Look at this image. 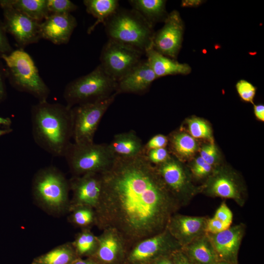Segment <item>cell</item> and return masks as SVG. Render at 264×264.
I'll use <instances>...</instances> for the list:
<instances>
[{
    "mask_svg": "<svg viewBox=\"0 0 264 264\" xmlns=\"http://www.w3.org/2000/svg\"><path fill=\"white\" fill-rule=\"evenodd\" d=\"M100 174L102 192L94 209L95 225L116 231L126 246L164 231L181 208L143 154L115 157Z\"/></svg>",
    "mask_w": 264,
    "mask_h": 264,
    "instance_id": "6da1fadb",
    "label": "cell"
},
{
    "mask_svg": "<svg viewBox=\"0 0 264 264\" xmlns=\"http://www.w3.org/2000/svg\"><path fill=\"white\" fill-rule=\"evenodd\" d=\"M31 121L36 144L52 156L64 157L71 143V108L47 101L38 102L31 108Z\"/></svg>",
    "mask_w": 264,
    "mask_h": 264,
    "instance_id": "7a4b0ae2",
    "label": "cell"
},
{
    "mask_svg": "<svg viewBox=\"0 0 264 264\" xmlns=\"http://www.w3.org/2000/svg\"><path fill=\"white\" fill-rule=\"evenodd\" d=\"M109 40L145 54L152 47L153 25L134 9H118L104 23Z\"/></svg>",
    "mask_w": 264,
    "mask_h": 264,
    "instance_id": "3957f363",
    "label": "cell"
},
{
    "mask_svg": "<svg viewBox=\"0 0 264 264\" xmlns=\"http://www.w3.org/2000/svg\"><path fill=\"white\" fill-rule=\"evenodd\" d=\"M69 180L57 168H43L35 174L32 184L33 197L48 214L60 215L68 211Z\"/></svg>",
    "mask_w": 264,
    "mask_h": 264,
    "instance_id": "277c9868",
    "label": "cell"
},
{
    "mask_svg": "<svg viewBox=\"0 0 264 264\" xmlns=\"http://www.w3.org/2000/svg\"><path fill=\"white\" fill-rule=\"evenodd\" d=\"M1 57L8 67L11 82L18 90L31 94L38 102L47 101L50 89L28 53L17 49Z\"/></svg>",
    "mask_w": 264,
    "mask_h": 264,
    "instance_id": "5b68a950",
    "label": "cell"
},
{
    "mask_svg": "<svg viewBox=\"0 0 264 264\" xmlns=\"http://www.w3.org/2000/svg\"><path fill=\"white\" fill-rule=\"evenodd\" d=\"M116 87L117 82L99 65L89 73L69 83L65 87L63 96L66 105L72 108L110 96L116 93Z\"/></svg>",
    "mask_w": 264,
    "mask_h": 264,
    "instance_id": "8992f818",
    "label": "cell"
},
{
    "mask_svg": "<svg viewBox=\"0 0 264 264\" xmlns=\"http://www.w3.org/2000/svg\"><path fill=\"white\" fill-rule=\"evenodd\" d=\"M73 176L101 173L112 164L115 157L108 144L71 143L64 155Z\"/></svg>",
    "mask_w": 264,
    "mask_h": 264,
    "instance_id": "52a82bcc",
    "label": "cell"
},
{
    "mask_svg": "<svg viewBox=\"0 0 264 264\" xmlns=\"http://www.w3.org/2000/svg\"><path fill=\"white\" fill-rule=\"evenodd\" d=\"M117 94L82 103L71 108L74 143L88 144L93 138L99 123Z\"/></svg>",
    "mask_w": 264,
    "mask_h": 264,
    "instance_id": "ba28073f",
    "label": "cell"
},
{
    "mask_svg": "<svg viewBox=\"0 0 264 264\" xmlns=\"http://www.w3.org/2000/svg\"><path fill=\"white\" fill-rule=\"evenodd\" d=\"M154 166L181 207L187 206L200 192V187H196L193 183L190 173L176 158L170 156L164 162Z\"/></svg>",
    "mask_w": 264,
    "mask_h": 264,
    "instance_id": "9c48e42d",
    "label": "cell"
},
{
    "mask_svg": "<svg viewBox=\"0 0 264 264\" xmlns=\"http://www.w3.org/2000/svg\"><path fill=\"white\" fill-rule=\"evenodd\" d=\"M143 54L132 47L109 39L102 49L100 65L117 83L140 62Z\"/></svg>",
    "mask_w": 264,
    "mask_h": 264,
    "instance_id": "30bf717a",
    "label": "cell"
},
{
    "mask_svg": "<svg viewBox=\"0 0 264 264\" xmlns=\"http://www.w3.org/2000/svg\"><path fill=\"white\" fill-rule=\"evenodd\" d=\"M200 192L210 197L233 199L243 207L246 200V190L238 175L223 167L217 168L200 187Z\"/></svg>",
    "mask_w": 264,
    "mask_h": 264,
    "instance_id": "8fae6325",
    "label": "cell"
},
{
    "mask_svg": "<svg viewBox=\"0 0 264 264\" xmlns=\"http://www.w3.org/2000/svg\"><path fill=\"white\" fill-rule=\"evenodd\" d=\"M182 247L166 228L162 232L141 240L132 246L128 259L132 263L144 264L167 256Z\"/></svg>",
    "mask_w": 264,
    "mask_h": 264,
    "instance_id": "7c38bea8",
    "label": "cell"
},
{
    "mask_svg": "<svg viewBox=\"0 0 264 264\" xmlns=\"http://www.w3.org/2000/svg\"><path fill=\"white\" fill-rule=\"evenodd\" d=\"M0 6L4 11V29L13 36L19 45L24 47L39 41L40 22L10 6Z\"/></svg>",
    "mask_w": 264,
    "mask_h": 264,
    "instance_id": "4fadbf2b",
    "label": "cell"
},
{
    "mask_svg": "<svg viewBox=\"0 0 264 264\" xmlns=\"http://www.w3.org/2000/svg\"><path fill=\"white\" fill-rule=\"evenodd\" d=\"M183 31L179 13L173 11L168 15L163 26L154 33L153 48L165 56L176 58L181 46Z\"/></svg>",
    "mask_w": 264,
    "mask_h": 264,
    "instance_id": "5bb4252c",
    "label": "cell"
},
{
    "mask_svg": "<svg viewBox=\"0 0 264 264\" xmlns=\"http://www.w3.org/2000/svg\"><path fill=\"white\" fill-rule=\"evenodd\" d=\"M72 198L68 211L78 206H86L94 209L97 207L101 195L102 180L100 174L88 173L73 176L69 180Z\"/></svg>",
    "mask_w": 264,
    "mask_h": 264,
    "instance_id": "9a60e30c",
    "label": "cell"
},
{
    "mask_svg": "<svg viewBox=\"0 0 264 264\" xmlns=\"http://www.w3.org/2000/svg\"><path fill=\"white\" fill-rule=\"evenodd\" d=\"M208 218L175 214L170 219L167 229L182 247L206 234Z\"/></svg>",
    "mask_w": 264,
    "mask_h": 264,
    "instance_id": "2e32d148",
    "label": "cell"
},
{
    "mask_svg": "<svg viewBox=\"0 0 264 264\" xmlns=\"http://www.w3.org/2000/svg\"><path fill=\"white\" fill-rule=\"evenodd\" d=\"M77 25L76 18L70 13L50 14L40 22L41 39L58 45L67 44Z\"/></svg>",
    "mask_w": 264,
    "mask_h": 264,
    "instance_id": "e0dca14e",
    "label": "cell"
},
{
    "mask_svg": "<svg viewBox=\"0 0 264 264\" xmlns=\"http://www.w3.org/2000/svg\"><path fill=\"white\" fill-rule=\"evenodd\" d=\"M245 230L246 225L241 223L217 234H207L218 259L230 263L235 260Z\"/></svg>",
    "mask_w": 264,
    "mask_h": 264,
    "instance_id": "ac0fdd59",
    "label": "cell"
},
{
    "mask_svg": "<svg viewBox=\"0 0 264 264\" xmlns=\"http://www.w3.org/2000/svg\"><path fill=\"white\" fill-rule=\"evenodd\" d=\"M157 78L147 59H142L117 83L116 93L143 94Z\"/></svg>",
    "mask_w": 264,
    "mask_h": 264,
    "instance_id": "d6986e66",
    "label": "cell"
},
{
    "mask_svg": "<svg viewBox=\"0 0 264 264\" xmlns=\"http://www.w3.org/2000/svg\"><path fill=\"white\" fill-rule=\"evenodd\" d=\"M97 238V247L93 255L104 264L115 262L126 247L121 237L112 229L103 230L102 233Z\"/></svg>",
    "mask_w": 264,
    "mask_h": 264,
    "instance_id": "ffe728a7",
    "label": "cell"
},
{
    "mask_svg": "<svg viewBox=\"0 0 264 264\" xmlns=\"http://www.w3.org/2000/svg\"><path fill=\"white\" fill-rule=\"evenodd\" d=\"M147 60L157 78L175 74H187L191 68L159 53L153 47L146 51Z\"/></svg>",
    "mask_w": 264,
    "mask_h": 264,
    "instance_id": "44dd1931",
    "label": "cell"
},
{
    "mask_svg": "<svg viewBox=\"0 0 264 264\" xmlns=\"http://www.w3.org/2000/svg\"><path fill=\"white\" fill-rule=\"evenodd\" d=\"M181 249L194 264H215L219 260L207 233L182 247Z\"/></svg>",
    "mask_w": 264,
    "mask_h": 264,
    "instance_id": "7402d4cb",
    "label": "cell"
},
{
    "mask_svg": "<svg viewBox=\"0 0 264 264\" xmlns=\"http://www.w3.org/2000/svg\"><path fill=\"white\" fill-rule=\"evenodd\" d=\"M115 157L130 158L142 154L143 144L136 133L131 131L115 134L108 144Z\"/></svg>",
    "mask_w": 264,
    "mask_h": 264,
    "instance_id": "603a6c76",
    "label": "cell"
},
{
    "mask_svg": "<svg viewBox=\"0 0 264 264\" xmlns=\"http://www.w3.org/2000/svg\"><path fill=\"white\" fill-rule=\"evenodd\" d=\"M0 5L10 6L40 22L49 15L47 0H0Z\"/></svg>",
    "mask_w": 264,
    "mask_h": 264,
    "instance_id": "cb8c5ba5",
    "label": "cell"
},
{
    "mask_svg": "<svg viewBox=\"0 0 264 264\" xmlns=\"http://www.w3.org/2000/svg\"><path fill=\"white\" fill-rule=\"evenodd\" d=\"M83 3L87 12L96 19L94 23L88 29V34L99 23L104 24L119 8V1L117 0H85Z\"/></svg>",
    "mask_w": 264,
    "mask_h": 264,
    "instance_id": "d4e9b609",
    "label": "cell"
},
{
    "mask_svg": "<svg viewBox=\"0 0 264 264\" xmlns=\"http://www.w3.org/2000/svg\"><path fill=\"white\" fill-rule=\"evenodd\" d=\"M133 9L140 14L150 23L166 19V1L163 0H131Z\"/></svg>",
    "mask_w": 264,
    "mask_h": 264,
    "instance_id": "484cf974",
    "label": "cell"
},
{
    "mask_svg": "<svg viewBox=\"0 0 264 264\" xmlns=\"http://www.w3.org/2000/svg\"><path fill=\"white\" fill-rule=\"evenodd\" d=\"M77 258L71 242H67L35 258L31 264H71Z\"/></svg>",
    "mask_w": 264,
    "mask_h": 264,
    "instance_id": "4316f807",
    "label": "cell"
},
{
    "mask_svg": "<svg viewBox=\"0 0 264 264\" xmlns=\"http://www.w3.org/2000/svg\"><path fill=\"white\" fill-rule=\"evenodd\" d=\"M169 140L173 152L181 158L191 156L198 148V144L194 138L185 132L175 133L171 136Z\"/></svg>",
    "mask_w": 264,
    "mask_h": 264,
    "instance_id": "83f0119b",
    "label": "cell"
},
{
    "mask_svg": "<svg viewBox=\"0 0 264 264\" xmlns=\"http://www.w3.org/2000/svg\"><path fill=\"white\" fill-rule=\"evenodd\" d=\"M77 256L93 255L98 244V238L89 228L83 229L71 242Z\"/></svg>",
    "mask_w": 264,
    "mask_h": 264,
    "instance_id": "f1b7e54d",
    "label": "cell"
},
{
    "mask_svg": "<svg viewBox=\"0 0 264 264\" xmlns=\"http://www.w3.org/2000/svg\"><path fill=\"white\" fill-rule=\"evenodd\" d=\"M71 214L68 220L76 226L82 229L89 228L95 224V213L93 208L78 206L69 210Z\"/></svg>",
    "mask_w": 264,
    "mask_h": 264,
    "instance_id": "f546056e",
    "label": "cell"
},
{
    "mask_svg": "<svg viewBox=\"0 0 264 264\" xmlns=\"http://www.w3.org/2000/svg\"><path fill=\"white\" fill-rule=\"evenodd\" d=\"M188 126L189 131L193 137L212 139L211 127L204 120L193 118L188 120Z\"/></svg>",
    "mask_w": 264,
    "mask_h": 264,
    "instance_id": "4dcf8cb0",
    "label": "cell"
},
{
    "mask_svg": "<svg viewBox=\"0 0 264 264\" xmlns=\"http://www.w3.org/2000/svg\"><path fill=\"white\" fill-rule=\"evenodd\" d=\"M47 7L49 15L65 14L76 10L77 6L69 0H47Z\"/></svg>",
    "mask_w": 264,
    "mask_h": 264,
    "instance_id": "1f68e13d",
    "label": "cell"
},
{
    "mask_svg": "<svg viewBox=\"0 0 264 264\" xmlns=\"http://www.w3.org/2000/svg\"><path fill=\"white\" fill-rule=\"evenodd\" d=\"M214 170L213 166L206 163L200 156L194 160L191 168L192 175L198 179L207 178Z\"/></svg>",
    "mask_w": 264,
    "mask_h": 264,
    "instance_id": "d6a6232c",
    "label": "cell"
},
{
    "mask_svg": "<svg viewBox=\"0 0 264 264\" xmlns=\"http://www.w3.org/2000/svg\"><path fill=\"white\" fill-rule=\"evenodd\" d=\"M236 88L242 100L253 103L256 89L251 83L245 80H241L237 83Z\"/></svg>",
    "mask_w": 264,
    "mask_h": 264,
    "instance_id": "836d02e7",
    "label": "cell"
},
{
    "mask_svg": "<svg viewBox=\"0 0 264 264\" xmlns=\"http://www.w3.org/2000/svg\"><path fill=\"white\" fill-rule=\"evenodd\" d=\"M144 154L148 161L153 165H155L154 166L164 162L171 156L165 148L151 150Z\"/></svg>",
    "mask_w": 264,
    "mask_h": 264,
    "instance_id": "e575fe53",
    "label": "cell"
},
{
    "mask_svg": "<svg viewBox=\"0 0 264 264\" xmlns=\"http://www.w3.org/2000/svg\"><path fill=\"white\" fill-rule=\"evenodd\" d=\"M200 154V156L206 163L212 166L218 159V150L213 143L203 146L201 149Z\"/></svg>",
    "mask_w": 264,
    "mask_h": 264,
    "instance_id": "d590c367",
    "label": "cell"
},
{
    "mask_svg": "<svg viewBox=\"0 0 264 264\" xmlns=\"http://www.w3.org/2000/svg\"><path fill=\"white\" fill-rule=\"evenodd\" d=\"M168 138L162 134H158L151 138L143 145L142 154H145L151 150L165 148L168 143Z\"/></svg>",
    "mask_w": 264,
    "mask_h": 264,
    "instance_id": "8d00e7d4",
    "label": "cell"
},
{
    "mask_svg": "<svg viewBox=\"0 0 264 264\" xmlns=\"http://www.w3.org/2000/svg\"><path fill=\"white\" fill-rule=\"evenodd\" d=\"M213 218L231 226L233 220V213L225 201H223L216 211Z\"/></svg>",
    "mask_w": 264,
    "mask_h": 264,
    "instance_id": "74e56055",
    "label": "cell"
},
{
    "mask_svg": "<svg viewBox=\"0 0 264 264\" xmlns=\"http://www.w3.org/2000/svg\"><path fill=\"white\" fill-rule=\"evenodd\" d=\"M230 227L212 217L207 219L206 231L207 234H214L224 231Z\"/></svg>",
    "mask_w": 264,
    "mask_h": 264,
    "instance_id": "f35d334b",
    "label": "cell"
},
{
    "mask_svg": "<svg viewBox=\"0 0 264 264\" xmlns=\"http://www.w3.org/2000/svg\"><path fill=\"white\" fill-rule=\"evenodd\" d=\"M5 32L4 25L0 22V54L1 55L8 54L12 52Z\"/></svg>",
    "mask_w": 264,
    "mask_h": 264,
    "instance_id": "ab89813d",
    "label": "cell"
},
{
    "mask_svg": "<svg viewBox=\"0 0 264 264\" xmlns=\"http://www.w3.org/2000/svg\"><path fill=\"white\" fill-rule=\"evenodd\" d=\"M172 258L174 264H194L181 249L173 252L172 254Z\"/></svg>",
    "mask_w": 264,
    "mask_h": 264,
    "instance_id": "60d3db41",
    "label": "cell"
},
{
    "mask_svg": "<svg viewBox=\"0 0 264 264\" xmlns=\"http://www.w3.org/2000/svg\"><path fill=\"white\" fill-rule=\"evenodd\" d=\"M254 114L257 119L264 121V106L262 104L254 105Z\"/></svg>",
    "mask_w": 264,
    "mask_h": 264,
    "instance_id": "b9f144b4",
    "label": "cell"
},
{
    "mask_svg": "<svg viewBox=\"0 0 264 264\" xmlns=\"http://www.w3.org/2000/svg\"><path fill=\"white\" fill-rule=\"evenodd\" d=\"M5 96V90L3 82V75L0 70V102L2 101Z\"/></svg>",
    "mask_w": 264,
    "mask_h": 264,
    "instance_id": "7bdbcfd3",
    "label": "cell"
},
{
    "mask_svg": "<svg viewBox=\"0 0 264 264\" xmlns=\"http://www.w3.org/2000/svg\"><path fill=\"white\" fill-rule=\"evenodd\" d=\"M152 264H174L173 259L171 260L168 257L165 256L155 261Z\"/></svg>",
    "mask_w": 264,
    "mask_h": 264,
    "instance_id": "ee69618b",
    "label": "cell"
},
{
    "mask_svg": "<svg viewBox=\"0 0 264 264\" xmlns=\"http://www.w3.org/2000/svg\"><path fill=\"white\" fill-rule=\"evenodd\" d=\"M71 264H98L94 260L89 259L87 260H82L79 258L76 259Z\"/></svg>",
    "mask_w": 264,
    "mask_h": 264,
    "instance_id": "f6af8a7d",
    "label": "cell"
},
{
    "mask_svg": "<svg viewBox=\"0 0 264 264\" xmlns=\"http://www.w3.org/2000/svg\"><path fill=\"white\" fill-rule=\"evenodd\" d=\"M200 2V0H184L182 1L183 6H197Z\"/></svg>",
    "mask_w": 264,
    "mask_h": 264,
    "instance_id": "bcb514c9",
    "label": "cell"
},
{
    "mask_svg": "<svg viewBox=\"0 0 264 264\" xmlns=\"http://www.w3.org/2000/svg\"><path fill=\"white\" fill-rule=\"evenodd\" d=\"M11 124V120L9 118H3L0 117V125L9 127Z\"/></svg>",
    "mask_w": 264,
    "mask_h": 264,
    "instance_id": "7dc6e473",
    "label": "cell"
},
{
    "mask_svg": "<svg viewBox=\"0 0 264 264\" xmlns=\"http://www.w3.org/2000/svg\"><path fill=\"white\" fill-rule=\"evenodd\" d=\"M12 131L11 129H6L4 130L0 129V137L5 134H7Z\"/></svg>",
    "mask_w": 264,
    "mask_h": 264,
    "instance_id": "c3c4849f",
    "label": "cell"
},
{
    "mask_svg": "<svg viewBox=\"0 0 264 264\" xmlns=\"http://www.w3.org/2000/svg\"><path fill=\"white\" fill-rule=\"evenodd\" d=\"M215 264H232L230 263H228V262H227L220 261H219V262L218 261Z\"/></svg>",
    "mask_w": 264,
    "mask_h": 264,
    "instance_id": "681fc988",
    "label": "cell"
}]
</instances>
